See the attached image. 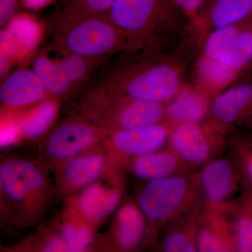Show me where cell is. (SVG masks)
Masks as SVG:
<instances>
[{
	"mask_svg": "<svg viewBox=\"0 0 252 252\" xmlns=\"http://www.w3.org/2000/svg\"><path fill=\"white\" fill-rule=\"evenodd\" d=\"M188 192V183L180 177L149 180L139 195V207L148 220L162 221L180 210Z\"/></svg>",
	"mask_w": 252,
	"mask_h": 252,
	"instance_id": "cell-6",
	"label": "cell"
},
{
	"mask_svg": "<svg viewBox=\"0 0 252 252\" xmlns=\"http://www.w3.org/2000/svg\"><path fill=\"white\" fill-rule=\"evenodd\" d=\"M172 147L184 160L199 164L208 160L211 147L198 123H180L171 135Z\"/></svg>",
	"mask_w": 252,
	"mask_h": 252,
	"instance_id": "cell-12",
	"label": "cell"
},
{
	"mask_svg": "<svg viewBox=\"0 0 252 252\" xmlns=\"http://www.w3.org/2000/svg\"><path fill=\"white\" fill-rule=\"evenodd\" d=\"M242 164L244 172L252 189V144L243 147L242 152Z\"/></svg>",
	"mask_w": 252,
	"mask_h": 252,
	"instance_id": "cell-31",
	"label": "cell"
},
{
	"mask_svg": "<svg viewBox=\"0 0 252 252\" xmlns=\"http://www.w3.org/2000/svg\"><path fill=\"white\" fill-rule=\"evenodd\" d=\"M18 0H0L1 26L11 19L17 9Z\"/></svg>",
	"mask_w": 252,
	"mask_h": 252,
	"instance_id": "cell-30",
	"label": "cell"
},
{
	"mask_svg": "<svg viewBox=\"0 0 252 252\" xmlns=\"http://www.w3.org/2000/svg\"><path fill=\"white\" fill-rule=\"evenodd\" d=\"M242 28L238 25L215 28L204 45V56L222 63L230 54Z\"/></svg>",
	"mask_w": 252,
	"mask_h": 252,
	"instance_id": "cell-21",
	"label": "cell"
},
{
	"mask_svg": "<svg viewBox=\"0 0 252 252\" xmlns=\"http://www.w3.org/2000/svg\"><path fill=\"white\" fill-rule=\"evenodd\" d=\"M31 69L44 86L49 98L59 101L70 95L76 90L57 59H51L46 53L37 54L33 58Z\"/></svg>",
	"mask_w": 252,
	"mask_h": 252,
	"instance_id": "cell-14",
	"label": "cell"
},
{
	"mask_svg": "<svg viewBox=\"0 0 252 252\" xmlns=\"http://www.w3.org/2000/svg\"><path fill=\"white\" fill-rule=\"evenodd\" d=\"M117 0H63L61 8L84 14H107Z\"/></svg>",
	"mask_w": 252,
	"mask_h": 252,
	"instance_id": "cell-26",
	"label": "cell"
},
{
	"mask_svg": "<svg viewBox=\"0 0 252 252\" xmlns=\"http://www.w3.org/2000/svg\"><path fill=\"white\" fill-rule=\"evenodd\" d=\"M212 117L223 124L245 120L252 115V81L223 91L210 106Z\"/></svg>",
	"mask_w": 252,
	"mask_h": 252,
	"instance_id": "cell-11",
	"label": "cell"
},
{
	"mask_svg": "<svg viewBox=\"0 0 252 252\" xmlns=\"http://www.w3.org/2000/svg\"><path fill=\"white\" fill-rule=\"evenodd\" d=\"M162 248L165 252H193L196 251V244L183 233H172L164 240Z\"/></svg>",
	"mask_w": 252,
	"mask_h": 252,
	"instance_id": "cell-27",
	"label": "cell"
},
{
	"mask_svg": "<svg viewBox=\"0 0 252 252\" xmlns=\"http://www.w3.org/2000/svg\"><path fill=\"white\" fill-rule=\"evenodd\" d=\"M64 218L61 235L70 252H83L89 249L94 240V226L74 214Z\"/></svg>",
	"mask_w": 252,
	"mask_h": 252,
	"instance_id": "cell-20",
	"label": "cell"
},
{
	"mask_svg": "<svg viewBox=\"0 0 252 252\" xmlns=\"http://www.w3.org/2000/svg\"><path fill=\"white\" fill-rule=\"evenodd\" d=\"M8 34L17 46L18 50L30 49L37 37V26L30 18L18 17L9 23Z\"/></svg>",
	"mask_w": 252,
	"mask_h": 252,
	"instance_id": "cell-25",
	"label": "cell"
},
{
	"mask_svg": "<svg viewBox=\"0 0 252 252\" xmlns=\"http://www.w3.org/2000/svg\"><path fill=\"white\" fill-rule=\"evenodd\" d=\"M132 171L136 177L146 180L170 177L177 170V157L170 152H154L134 157Z\"/></svg>",
	"mask_w": 252,
	"mask_h": 252,
	"instance_id": "cell-16",
	"label": "cell"
},
{
	"mask_svg": "<svg viewBox=\"0 0 252 252\" xmlns=\"http://www.w3.org/2000/svg\"><path fill=\"white\" fill-rule=\"evenodd\" d=\"M58 109V101L54 99L48 98L36 104L20 124V133L28 140L40 138L54 123Z\"/></svg>",
	"mask_w": 252,
	"mask_h": 252,
	"instance_id": "cell-19",
	"label": "cell"
},
{
	"mask_svg": "<svg viewBox=\"0 0 252 252\" xmlns=\"http://www.w3.org/2000/svg\"><path fill=\"white\" fill-rule=\"evenodd\" d=\"M168 136L165 126L154 125L123 129L107 136L106 147L109 154L137 157L142 154L157 152L165 144Z\"/></svg>",
	"mask_w": 252,
	"mask_h": 252,
	"instance_id": "cell-8",
	"label": "cell"
},
{
	"mask_svg": "<svg viewBox=\"0 0 252 252\" xmlns=\"http://www.w3.org/2000/svg\"><path fill=\"white\" fill-rule=\"evenodd\" d=\"M198 72L200 79L207 86L221 88L230 84L239 71L223 63L203 56L198 63Z\"/></svg>",
	"mask_w": 252,
	"mask_h": 252,
	"instance_id": "cell-23",
	"label": "cell"
},
{
	"mask_svg": "<svg viewBox=\"0 0 252 252\" xmlns=\"http://www.w3.org/2000/svg\"><path fill=\"white\" fill-rule=\"evenodd\" d=\"M99 81L94 90L112 102L162 104L180 93L182 74L180 67L169 61L146 59L111 69Z\"/></svg>",
	"mask_w": 252,
	"mask_h": 252,
	"instance_id": "cell-2",
	"label": "cell"
},
{
	"mask_svg": "<svg viewBox=\"0 0 252 252\" xmlns=\"http://www.w3.org/2000/svg\"><path fill=\"white\" fill-rule=\"evenodd\" d=\"M120 201L121 192L115 186L95 181L76 199V215L94 227L112 214Z\"/></svg>",
	"mask_w": 252,
	"mask_h": 252,
	"instance_id": "cell-10",
	"label": "cell"
},
{
	"mask_svg": "<svg viewBox=\"0 0 252 252\" xmlns=\"http://www.w3.org/2000/svg\"><path fill=\"white\" fill-rule=\"evenodd\" d=\"M107 136L98 123L83 112L66 119L50 132L41 145L40 156L45 165L58 171Z\"/></svg>",
	"mask_w": 252,
	"mask_h": 252,
	"instance_id": "cell-5",
	"label": "cell"
},
{
	"mask_svg": "<svg viewBox=\"0 0 252 252\" xmlns=\"http://www.w3.org/2000/svg\"><path fill=\"white\" fill-rule=\"evenodd\" d=\"M177 10L172 0H117L107 15L132 52L148 44Z\"/></svg>",
	"mask_w": 252,
	"mask_h": 252,
	"instance_id": "cell-4",
	"label": "cell"
},
{
	"mask_svg": "<svg viewBox=\"0 0 252 252\" xmlns=\"http://www.w3.org/2000/svg\"><path fill=\"white\" fill-rule=\"evenodd\" d=\"M205 1L206 0H172L180 11L192 18L200 16L205 6Z\"/></svg>",
	"mask_w": 252,
	"mask_h": 252,
	"instance_id": "cell-29",
	"label": "cell"
},
{
	"mask_svg": "<svg viewBox=\"0 0 252 252\" xmlns=\"http://www.w3.org/2000/svg\"><path fill=\"white\" fill-rule=\"evenodd\" d=\"M252 62V30L242 28L233 49L222 63L240 71Z\"/></svg>",
	"mask_w": 252,
	"mask_h": 252,
	"instance_id": "cell-24",
	"label": "cell"
},
{
	"mask_svg": "<svg viewBox=\"0 0 252 252\" xmlns=\"http://www.w3.org/2000/svg\"><path fill=\"white\" fill-rule=\"evenodd\" d=\"M140 207L127 204L118 210L112 227L113 243L119 250L135 248L143 237L144 220Z\"/></svg>",
	"mask_w": 252,
	"mask_h": 252,
	"instance_id": "cell-13",
	"label": "cell"
},
{
	"mask_svg": "<svg viewBox=\"0 0 252 252\" xmlns=\"http://www.w3.org/2000/svg\"><path fill=\"white\" fill-rule=\"evenodd\" d=\"M48 98L46 89L31 68L15 71L0 86V102L5 108H25Z\"/></svg>",
	"mask_w": 252,
	"mask_h": 252,
	"instance_id": "cell-9",
	"label": "cell"
},
{
	"mask_svg": "<svg viewBox=\"0 0 252 252\" xmlns=\"http://www.w3.org/2000/svg\"><path fill=\"white\" fill-rule=\"evenodd\" d=\"M252 18V0H212L207 18L214 29L235 26Z\"/></svg>",
	"mask_w": 252,
	"mask_h": 252,
	"instance_id": "cell-17",
	"label": "cell"
},
{
	"mask_svg": "<svg viewBox=\"0 0 252 252\" xmlns=\"http://www.w3.org/2000/svg\"><path fill=\"white\" fill-rule=\"evenodd\" d=\"M109 157L107 147L104 150L92 148L74 158L58 170L56 190L60 193L71 194L89 187L106 171Z\"/></svg>",
	"mask_w": 252,
	"mask_h": 252,
	"instance_id": "cell-7",
	"label": "cell"
},
{
	"mask_svg": "<svg viewBox=\"0 0 252 252\" xmlns=\"http://www.w3.org/2000/svg\"><path fill=\"white\" fill-rule=\"evenodd\" d=\"M205 99L198 91H180L166 109V115L179 123H198L206 115Z\"/></svg>",
	"mask_w": 252,
	"mask_h": 252,
	"instance_id": "cell-18",
	"label": "cell"
},
{
	"mask_svg": "<svg viewBox=\"0 0 252 252\" xmlns=\"http://www.w3.org/2000/svg\"><path fill=\"white\" fill-rule=\"evenodd\" d=\"M235 175L233 165L225 159L209 163L201 175V183L205 197L211 203H219L233 190Z\"/></svg>",
	"mask_w": 252,
	"mask_h": 252,
	"instance_id": "cell-15",
	"label": "cell"
},
{
	"mask_svg": "<svg viewBox=\"0 0 252 252\" xmlns=\"http://www.w3.org/2000/svg\"><path fill=\"white\" fill-rule=\"evenodd\" d=\"M0 185L4 205L13 223H35L46 210L54 189L42 165L20 158L0 165Z\"/></svg>",
	"mask_w": 252,
	"mask_h": 252,
	"instance_id": "cell-3",
	"label": "cell"
},
{
	"mask_svg": "<svg viewBox=\"0 0 252 252\" xmlns=\"http://www.w3.org/2000/svg\"><path fill=\"white\" fill-rule=\"evenodd\" d=\"M197 249L201 252H222L226 250L225 244L211 230L204 229L198 233Z\"/></svg>",
	"mask_w": 252,
	"mask_h": 252,
	"instance_id": "cell-28",
	"label": "cell"
},
{
	"mask_svg": "<svg viewBox=\"0 0 252 252\" xmlns=\"http://www.w3.org/2000/svg\"><path fill=\"white\" fill-rule=\"evenodd\" d=\"M55 52L59 56L58 62L75 89L86 83L94 69L106 61L88 59L77 55Z\"/></svg>",
	"mask_w": 252,
	"mask_h": 252,
	"instance_id": "cell-22",
	"label": "cell"
},
{
	"mask_svg": "<svg viewBox=\"0 0 252 252\" xmlns=\"http://www.w3.org/2000/svg\"><path fill=\"white\" fill-rule=\"evenodd\" d=\"M47 31L51 49L62 54L107 61L127 50L125 37L107 14L61 8L50 18Z\"/></svg>",
	"mask_w": 252,
	"mask_h": 252,
	"instance_id": "cell-1",
	"label": "cell"
}]
</instances>
